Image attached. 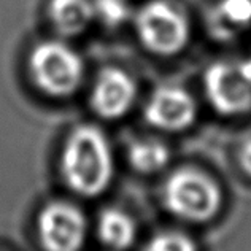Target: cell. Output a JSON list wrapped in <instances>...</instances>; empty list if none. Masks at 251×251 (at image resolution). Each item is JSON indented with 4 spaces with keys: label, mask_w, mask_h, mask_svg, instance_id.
I'll return each instance as SVG.
<instances>
[{
    "label": "cell",
    "mask_w": 251,
    "mask_h": 251,
    "mask_svg": "<svg viewBox=\"0 0 251 251\" xmlns=\"http://www.w3.org/2000/svg\"><path fill=\"white\" fill-rule=\"evenodd\" d=\"M140 42L159 56L180 52L189 40V23L183 13L166 0H153L135 16Z\"/></svg>",
    "instance_id": "4"
},
{
    "label": "cell",
    "mask_w": 251,
    "mask_h": 251,
    "mask_svg": "<svg viewBox=\"0 0 251 251\" xmlns=\"http://www.w3.org/2000/svg\"><path fill=\"white\" fill-rule=\"evenodd\" d=\"M97 235L103 245L113 250H126L134 243L137 237L135 221L121 210L108 208L99 216Z\"/></svg>",
    "instance_id": "10"
},
{
    "label": "cell",
    "mask_w": 251,
    "mask_h": 251,
    "mask_svg": "<svg viewBox=\"0 0 251 251\" xmlns=\"http://www.w3.org/2000/svg\"><path fill=\"white\" fill-rule=\"evenodd\" d=\"M129 162L137 172L154 174L169 162V150L156 140H138L129 148Z\"/></svg>",
    "instance_id": "12"
},
{
    "label": "cell",
    "mask_w": 251,
    "mask_h": 251,
    "mask_svg": "<svg viewBox=\"0 0 251 251\" xmlns=\"http://www.w3.org/2000/svg\"><path fill=\"white\" fill-rule=\"evenodd\" d=\"M211 25L220 38H232L251 25V0H223L215 8Z\"/></svg>",
    "instance_id": "11"
},
{
    "label": "cell",
    "mask_w": 251,
    "mask_h": 251,
    "mask_svg": "<svg viewBox=\"0 0 251 251\" xmlns=\"http://www.w3.org/2000/svg\"><path fill=\"white\" fill-rule=\"evenodd\" d=\"M207 97L218 113L232 116L251 110V72L245 62H216L205 78Z\"/></svg>",
    "instance_id": "5"
},
{
    "label": "cell",
    "mask_w": 251,
    "mask_h": 251,
    "mask_svg": "<svg viewBox=\"0 0 251 251\" xmlns=\"http://www.w3.org/2000/svg\"><path fill=\"white\" fill-rule=\"evenodd\" d=\"M137 96V86L126 72L108 67L99 74L91 96L94 111L105 120H116L130 110Z\"/></svg>",
    "instance_id": "8"
},
{
    "label": "cell",
    "mask_w": 251,
    "mask_h": 251,
    "mask_svg": "<svg viewBox=\"0 0 251 251\" xmlns=\"http://www.w3.org/2000/svg\"><path fill=\"white\" fill-rule=\"evenodd\" d=\"M94 16L107 25H120L129 16V5L126 0H96Z\"/></svg>",
    "instance_id": "14"
},
{
    "label": "cell",
    "mask_w": 251,
    "mask_h": 251,
    "mask_svg": "<svg viewBox=\"0 0 251 251\" xmlns=\"http://www.w3.org/2000/svg\"><path fill=\"white\" fill-rule=\"evenodd\" d=\"M196 102L188 91L164 86L153 92L145 108L147 121L162 130L186 129L196 120Z\"/></svg>",
    "instance_id": "7"
},
{
    "label": "cell",
    "mask_w": 251,
    "mask_h": 251,
    "mask_svg": "<svg viewBox=\"0 0 251 251\" xmlns=\"http://www.w3.org/2000/svg\"><path fill=\"white\" fill-rule=\"evenodd\" d=\"M38 239L45 251H81L88 234L83 211L69 202H50L37 220Z\"/></svg>",
    "instance_id": "6"
},
{
    "label": "cell",
    "mask_w": 251,
    "mask_h": 251,
    "mask_svg": "<svg viewBox=\"0 0 251 251\" xmlns=\"http://www.w3.org/2000/svg\"><path fill=\"white\" fill-rule=\"evenodd\" d=\"M143 251H197V248L188 235L172 230L154 235L145 245Z\"/></svg>",
    "instance_id": "13"
},
{
    "label": "cell",
    "mask_w": 251,
    "mask_h": 251,
    "mask_svg": "<svg viewBox=\"0 0 251 251\" xmlns=\"http://www.w3.org/2000/svg\"><path fill=\"white\" fill-rule=\"evenodd\" d=\"M245 64H247V67H248V69L251 70V57H250V59H247V61H245Z\"/></svg>",
    "instance_id": "16"
},
{
    "label": "cell",
    "mask_w": 251,
    "mask_h": 251,
    "mask_svg": "<svg viewBox=\"0 0 251 251\" xmlns=\"http://www.w3.org/2000/svg\"><path fill=\"white\" fill-rule=\"evenodd\" d=\"M61 167L65 183L76 194H102L115 174L113 153L103 132L89 124L72 130L64 145Z\"/></svg>",
    "instance_id": "1"
},
{
    "label": "cell",
    "mask_w": 251,
    "mask_h": 251,
    "mask_svg": "<svg viewBox=\"0 0 251 251\" xmlns=\"http://www.w3.org/2000/svg\"><path fill=\"white\" fill-rule=\"evenodd\" d=\"M167 210L184 221L211 220L221 207V189L211 176L191 167L172 174L162 189Z\"/></svg>",
    "instance_id": "2"
},
{
    "label": "cell",
    "mask_w": 251,
    "mask_h": 251,
    "mask_svg": "<svg viewBox=\"0 0 251 251\" xmlns=\"http://www.w3.org/2000/svg\"><path fill=\"white\" fill-rule=\"evenodd\" d=\"M239 162L242 170L245 172L248 176H251V138L243 142L242 148L239 151Z\"/></svg>",
    "instance_id": "15"
},
{
    "label": "cell",
    "mask_w": 251,
    "mask_h": 251,
    "mask_svg": "<svg viewBox=\"0 0 251 251\" xmlns=\"http://www.w3.org/2000/svg\"><path fill=\"white\" fill-rule=\"evenodd\" d=\"M30 76L37 88L51 97H69L83 80V61L62 42L37 45L29 57Z\"/></svg>",
    "instance_id": "3"
},
{
    "label": "cell",
    "mask_w": 251,
    "mask_h": 251,
    "mask_svg": "<svg viewBox=\"0 0 251 251\" xmlns=\"http://www.w3.org/2000/svg\"><path fill=\"white\" fill-rule=\"evenodd\" d=\"M50 18L61 35H78L94 18L91 0H51Z\"/></svg>",
    "instance_id": "9"
}]
</instances>
